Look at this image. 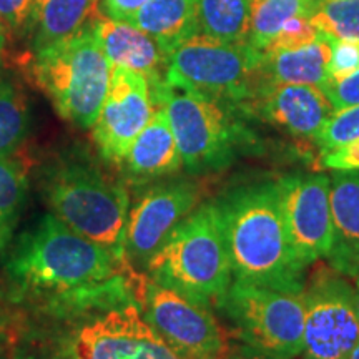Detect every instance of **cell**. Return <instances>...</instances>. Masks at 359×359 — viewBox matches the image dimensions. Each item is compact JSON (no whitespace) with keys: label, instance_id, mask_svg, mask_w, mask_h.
I'll use <instances>...</instances> for the list:
<instances>
[{"label":"cell","instance_id":"1","mask_svg":"<svg viewBox=\"0 0 359 359\" xmlns=\"http://www.w3.org/2000/svg\"><path fill=\"white\" fill-rule=\"evenodd\" d=\"M135 269L62 298L27 302L13 326L15 359H180L140 311Z\"/></svg>","mask_w":359,"mask_h":359},{"label":"cell","instance_id":"2","mask_svg":"<svg viewBox=\"0 0 359 359\" xmlns=\"http://www.w3.org/2000/svg\"><path fill=\"white\" fill-rule=\"evenodd\" d=\"M7 257V273L25 303L92 290L133 269L123 251L79 235L55 215L22 233Z\"/></svg>","mask_w":359,"mask_h":359},{"label":"cell","instance_id":"3","mask_svg":"<svg viewBox=\"0 0 359 359\" xmlns=\"http://www.w3.org/2000/svg\"><path fill=\"white\" fill-rule=\"evenodd\" d=\"M233 281L302 293L304 268L291 248L276 183L235 188L217 201Z\"/></svg>","mask_w":359,"mask_h":359},{"label":"cell","instance_id":"4","mask_svg":"<svg viewBox=\"0 0 359 359\" xmlns=\"http://www.w3.org/2000/svg\"><path fill=\"white\" fill-rule=\"evenodd\" d=\"M147 278L191 302L218 306L233 271L217 203L193 212L147 264Z\"/></svg>","mask_w":359,"mask_h":359},{"label":"cell","instance_id":"5","mask_svg":"<svg viewBox=\"0 0 359 359\" xmlns=\"http://www.w3.org/2000/svg\"><path fill=\"white\" fill-rule=\"evenodd\" d=\"M111 64L98 45L92 24L72 37L34 52L30 65L37 87L58 115L80 128H92L105 102Z\"/></svg>","mask_w":359,"mask_h":359},{"label":"cell","instance_id":"6","mask_svg":"<svg viewBox=\"0 0 359 359\" xmlns=\"http://www.w3.org/2000/svg\"><path fill=\"white\" fill-rule=\"evenodd\" d=\"M43 191L53 215L75 233L123 251L130 195L122 182L93 165L74 161L53 168Z\"/></svg>","mask_w":359,"mask_h":359},{"label":"cell","instance_id":"7","mask_svg":"<svg viewBox=\"0 0 359 359\" xmlns=\"http://www.w3.org/2000/svg\"><path fill=\"white\" fill-rule=\"evenodd\" d=\"M263 52L195 35L168 53L165 83L222 105L243 109L259 87Z\"/></svg>","mask_w":359,"mask_h":359},{"label":"cell","instance_id":"8","mask_svg":"<svg viewBox=\"0 0 359 359\" xmlns=\"http://www.w3.org/2000/svg\"><path fill=\"white\" fill-rule=\"evenodd\" d=\"M150 90L155 105L167 111L188 172H217L230 165L236 147L248 137L235 116L238 109L170 87L165 80Z\"/></svg>","mask_w":359,"mask_h":359},{"label":"cell","instance_id":"9","mask_svg":"<svg viewBox=\"0 0 359 359\" xmlns=\"http://www.w3.org/2000/svg\"><path fill=\"white\" fill-rule=\"evenodd\" d=\"M218 308L250 351L271 359H293L303 353V291L288 293L233 281Z\"/></svg>","mask_w":359,"mask_h":359},{"label":"cell","instance_id":"10","mask_svg":"<svg viewBox=\"0 0 359 359\" xmlns=\"http://www.w3.org/2000/svg\"><path fill=\"white\" fill-rule=\"evenodd\" d=\"M304 359H348L359 343L356 291L343 273L321 268L303 288Z\"/></svg>","mask_w":359,"mask_h":359},{"label":"cell","instance_id":"11","mask_svg":"<svg viewBox=\"0 0 359 359\" xmlns=\"http://www.w3.org/2000/svg\"><path fill=\"white\" fill-rule=\"evenodd\" d=\"M143 320L180 359H224L226 334L208 306L147 278L140 293Z\"/></svg>","mask_w":359,"mask_h":359},{"label":"cell","instance_id":"12","mask_svg":"<svg viewBox=\"0 0 359 359\" xmlns=\"http://www.w3.org/2000/svg\"><path fill=\"white\" fill-rule=\"evenodd\" d=\"M201 188L193 180H168L148 188L130 210L125 258L135 271L147 268L175 228L198 208Z\"/></svg>","mask_w":359,"mask_h":359},{"label":"cell","instance_id":"13","mask_svg":"<svg viewBox=\"0 0 359 359\" xmlns=\"http://www.w3.org/2000/svg\"><path fill=\"white\" fill-rule=\"evenodd\" d=\"M290 245L303 266L330 255L333 243L331 178L290 175L276 182Z\"/></svg>","mask_w":359,"mask_h":359},{"label":"cell","instance_id":"14","mask_svg":"<svg viewBox=\"0 0 359 359\" xmlns=\"http://www.w3.org/2000/svg\"><path fill=\"white\" fill-rule=\"evenodd\" d=\"M154 111L148 80L138 72L114 67L109 93L93 125V140L103 158L122 163Z\"/></svg>","mask_w":359,"mask_h":359},{"label":"cell","instance_id":"15","mask_svg":"<svg viewBox=\"0 0 359 359\" xmlns=\"http://www.w3.org/2000/svg\"><path fill=\"white\" fill-rule=\"evenodd\" d=\"M251 109L294 137L313 140L336 111L321 87L299 83H262L243 107Z\"/></svg>","mask_w":359,"mask_h":359},{"label":"cell","instance_id":"16","mask_svg":"<svg viewBox=\"0 0 359 359\" xmlns=\"http://www.w3.org/2000/svg\"><path fill=\"white\" fill-rule=\"evenodd\" d=\"M93 34L111 67L138 72L148 80L150 88L165 80L168 53L154 37L128 22L100 17L92 22Z\"/></svg>","mask_w":359,"mask_h":359},{"label":"cell","instance_id":"17","mask_svg":"<svg viewBox=\"0 0 359 359\" xmlns=\"http://www.w3.org/2000/svg\"><path fill=\"white\" fill-rule=\"evenodd\" d=\"M333 243L327 258L336 271L359 275V173L338 172L331 178Z\"/></svg>","mask_w":359,"mask_h":359},{"label":"cell","instance_id":"18","mask_svg":"<svg viewBox=\"0 0 359 359\" xmlns=\"http://www.w3.org/2000/svg\"><path fill=\"white\" fill-rule=\"evenodd\" d=\"M122 163L128 177L142 182L172 175L183 167L177 138L163 107L155 105L150 122L130 147Z\"/></svg>","mask_w":359,"mask_h":359},{"label":"cell","instance_id":"19","mask_svg":"<svg viewBox=\"0 0 359 359\" xmlns=\"http://www.w3.org/2000/svg\"><path fill=\"white\" fill-rule=\"evenodd\" d=\"M331 37L321 34L313 43L296 50L263 52L259 65L262 83H299L321 87L327 80Z\"/></svg>","mask_w":359,"mask_h":359},{"label":"cell","instance_id":"20","mask_svg":"<svg viewBox=\"0 0 359 359\" xmlns=\"http://www.w3.org/2000/svg\"><path fill=\"white\" fill-rule=\"evenodd\" d=\"M130 24L154 37L167 53L200 34L196 0H148Z\"/></svg>","mask_w":359,"mask_h":359},{"label":"cell","instance_id":"21","mask_svg":"<svg viewBox=\"0 0 359 359\" xmlns=\"http://www.w3.org/2000/svg\"><path fill=\"white\" fill-rule=\"evenodd\" d=\"M98 0H37L34 22V52L72 37L92 24Z\"/></svg>","mask_w":359,"mask_h":359},{"label":"cell","instance_id":"22","mask_svg":"<svg viewBox=\"0 0 359 359\" xmlns=\"http://www.w3.org/2000/svg\"><path fill=\"white\" fill-rule=\"evenodd\" d=\"M198 32L226 43H248L251 0H196Z\"/></svg>","mask_w":359,"mask_h":359},{"label":"cell","instance_id":"23","mask_svg":"<svg viewBox=\"0 0 359 359\" xmlns=\"http://www.w3.org/2000/svg\"><path fill=\"white\" fill-rule=\"evenodd\" d=\"M321 0H251L248 43L264 52L293 17H313Z\"/></svg>","mask_w":359,"mask_h":359},{"label":"cell","instance_id":"24","mask_svg":"<svg viewBox=\"0 0 359 359\" xmlns=\"http://www.w3.org/2000/svg\"><path fill=\"white\" fill-rule=\"evenodd\" d=\"M27 170L20 161L0 160V251L6 253L11 246L13 230L20 219L25 203Z\"/></svg>","mask_w":359,"mask_h":359},{"label":"cell","instance_id":"25","mask_svg":"<svg viewBox=\"0 0 359 359\" xmlns=\"http://www.w3.org/2000/svg\"><path fill=\"white\" fill-rule=\"evenodd\" d=\"M30 127V109L24 92L11 80H0V160L15 154Z\"/></svg>","mask_w":359,"mask_h":359},{"label":"cell","instance_id":"26","mask_svg":"<svg viewBox=\"0 0 359 359\" xmlns=\"http://www.w3.org/2000/svg\"><path fill=\"white\" fill-rule=\"evenodd\" d=\"M311 24L333 39H359V0H321Z\"/></svg>","mask_w":359,"mask_h":359},{"label":"cell","instance_id":"27","mask_svg":"<svg viewBox=\"0 0 359 359\" xmlns=\"http://www.w3.org/2000/svg\"><path fill=\"white\" fill-rule=\"evenodd\" d=\"M356 140H359V105L336 110L314 138L323 155L339 150Z\"/></svg>","mask_w":359,"mask_h":359},{"label":"cell","instance_id":"28","mask_svg":"<svg viewBox=\"0 0 359 359\" xmlns=\"http://www.w3.org/2000/svg\"><path fill=\"white\" fill-rule=\"evenodd\" d=\"M318 29L311 24V17H293L283 25L280 34L273 39L264 52H281L296 50V48L306 47L318 39Z\"/></svg>","mask_w":359,"mask_h":359},{"label":"cell","instance_id":"29","mask_svg":"<svg viewBox=\"0 0 359 359\" xmlns=\"http://www.w3.org/2000/svg\"><path fill=\"white\" fill-rule=\"evenodd\" d=\"M37 0H0V20L8 39H20L34 30Z\"/></svg>","mask_w":359,"mask_h":359},{"label":"cell","instance_id":"30","mask_svg":"<svg viewBox=\"0 0 359 359\" xmlns=\"http://www.w3.org/2000/svg\"><path fill=\"white\" fill-rule=\"evenodd\" d=\"M359 70V39L331 37L327 80H339Z\"/></svg>","mask_w":359,"mask_h":359},{"label":"cell","instance_id":"31","mask_svg":"<svg viewBox=\"0 0 359 359\" xmlns=\"http://www.w3.org/2000/svg\"><path fill=\"white\" fill-rule=\"evenodd\" d=\"M321 90L336 110L359 105V70L339 80H326Z\"/></svg>","mask_w":359,"mask_h":359},{"label":"cell","instance_id":"32","mask_svg":"<svg viewBox=\"0 0 359 359\" xmlns=\"http://www.w3.org/2000/svg\"><path fill=\"white\" fill-rule=\"evenodd\" d=\"M321 165L333 172H359V140L331 154H325Z\"/></svg>","mask_w":359,"mask_h":359},{"label":"cell","instance_id":"33","mask_svg":"<svg viewBox=\"0 0 359 359\" xmlns=\"http://www.w3.org/2000/svg\"><path fill=\"white\" fill-rule=\"evenodd\" d=\"M147 2L148 0H103V11L110 19L130 24Z\"/></svg>","mask_w":359,"mask_h":359},{"label":"cell","instance_id":"34","mask_svg":"<svg viewBox=\"0 0 359 359\" xmlns=\"http://www.w3.org/2000/svg\"><path fill=\"white\" fill-rule=\"evenodd\" d=\"M13 326H15V316L0 303V334H11L13 338Z\"/></svg>","mask_w":359,"mask_h":359},{"label":"cell","instance_id":"35","mask_svg":"<svg viewBox=\"0 0 359 359\" xmlns=\"http://www.w3.org/2000/svg\"><path fill=\"white\" fill-rule=\"evenodd\" d=\"M0 359H15L13 338L11 334H0Z\"/></svg>","mask_w":359,"mask_h":359},{"label":"cell","instance_id":"36","mask_svg":"<svg viewBox=\"0 0 359 359\" xmlns=\"http://www.w3.org/2000/svg\"><path fill=\"white\" fill-rule=\"evenodd\" d=\"M224 359H271V358L262 356V354L253 353V351H250V349H246V348H245L243 351L231 354V356H226Z\"/></svg>","mask_w":359,"mask_h":359},{"label":"cell","instance_id":"37","mask_svg":"<svg viewBox=\"0 0 359 359\" xmlns=\"http://www.w3.org/2000/svg\"><path fill=\"white\" fill-rule=\"evenodd\" d=\"M7 30L6 27H4L2 20H0V67H2V62H4V55H6V45H7Z\"/></svg>","mask_w":359,"mask_h":359},{"label":"cell","instance_id":"38","mask_svg":"<svg viewBox=\"0 0 359 359\" xmlns=\"http://www.w3.org/2000/svg\"><path fill=\"white\" fill-rule=\"evenodd\" d=\"M356 278V286H354V291H356V304H358V314H359V275Z\"/></svg>","mask_w":359,"mask_h":359},{"label":"cell","instance_id":"39","mask_svg":"<svg viewBox=\"0 0 359 359\" xmlns=\"http://www.w3.org/2000/svg\"><path fill=\"white\" fill-rule=\"evenodd\" d=\"M348 359H359V343L354 346V349L351 351V354H349Z\"/></svg>","mask_w":359,"mask_h":359}]
</instances>
